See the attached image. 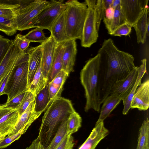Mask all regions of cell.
Here are the masks:
<instances>
[{"label": "cell", "instance_id": "obj_1", "mask_svg": "<svg viewBox=\"0 0 149 149\" xmlns=\"http://www.w3.org/2000/svg\"><path fill=\"white\" fill-rule=\"evenodd\" d=\"M97 53L100 55L101 104L110 95L116 82L125 77L135 67L134 58L119 50L113 40H104Z\"/></svg>", "mask_w": 149, "mask_h": 149}, {"label": "cell", "instance_id": "obj_30", "mask_svg": "<svg viewBox=\"0 0 149 149\" xmlns=\"http://www.w3.org/2000/svg\"><path fill=\"white\" fill-rule=\"evenodd\" d=\"M82 119L79 114L75 111L71 113L67 122V134L72 135L79 130L81 126Z\"/></svg>", "mask_w": 149, "mask_h": 149}, {"label": "cell", "instance_id": "obj_6", "mask_svg": "<svg viewBox=\"0 0 149 149\" xmlns=\"http://www.w3.org/2000/svg\"><path fill=\"white\" fill-rule=\"evenodd\" d=\"M28 60L29 56L26 53L17 65L10 81L6 103L28 90Z\"/></svg>", "mask_w": 149, "mask_h": 149}, {"label": "cell", "instance_id": "obj_33", "mask_svg": "<svg viewBox=\"0 0 149 149\" xmlns=\"http://www.w3.org/2000/svg\"><path fill=\"white\" fill-rule=\"evenodd\" d=\"M34 95L28 90L25 93L21 102L16 108L20 116L27 109L30 103L35 100Z\"/></svg>", "mask_w": 149, "mask_h": 149}, {"label": "cell", "instance_id": "obj_18", "mask_svg": "<svg viewBox=\"0 0 149 149\" xmlns=\"http://www.w3.org/2000/svg\"><path fill=\"white\" fill-rule=\"evenodd\" d=\"M26 52L22 53L12 63L0 79V96L7 94L9 86L17 65L25 56Z\"/></svg>", "mask_w": 149, "mask_h": 149}, {"label": "cell", "instance_id": "obj_26", "mask_svg": "<svg viewBox=\"0 0 149 149\" xmlns=\"http://www.w3.org/2000/svg\"><path fill=\"white\" fill-rule=\"evenodd\" d=\"M53 100H51L49 98L48 83L35 97L36 111L42 113L47 108Z\"/></svg>", "mask_w": 149, "mask_h": 149}, {"label": "cell", "instance_id": "obj_45", "mask_svg": "<svg viewBox=\"0 0 149 149\" xmlns=\"http://www.w3.org/2000/svg\"><path fill=\"white\" fill-rule=\"evenodd\" d=\"M144 149H149V142L147 143Z\"/></svg>", "mask_w": 149, "mask_h": 149}, {"label": "cell", "instance_id": "obj_9", "mask_svg": "<svg viewBox=\"0 0 149 149\" xmlns=\"http://www.w3.org/2000/svg\"><path fill=\"white\" fill-rule=\"evenodd\" d=\"M149 0H120L122 12L126 23L132 26L148 7Z\"/></svg>", "mask_w": 149, "mask_h": 149}, {"label": "cell", "instance_id": "obj_35", "mask_svg": "<svg viewBox=\"0 0 149 149\" xmlns=\"http://www.w3.org/2000/svg\"><path fill=\"white\" fill-rule=\"evenodd\" d=\"M14 43L17 46L19 51L24 52L28 49L31 42L27 40L23 35L20 33L17 34L13 40Z\"/></svg>", "mask_w": 149, "mask_h": 149}, {"label": "cell", "instance_id": "obj_10", "mask_svg": "<svg viewBox=\"0 0 149 149\" xmlns=\"http://www.w3.org/2000/svg\"><path fill=\"white\" fill-rule=\"evenodd\" d=\"M57 43L50 35L46 40L40 44L42 47L41 64L43 74L44 77L48 80L53 63Z\"/></svg>", "mask_w": 149, "mask_h": 149}, {"label": "cell", "instance_id": "obj_28", "mask_svg": "<svg viewBox=\"0 0 149 149\" xmlns=\"http://www.w3.org/2000/svg\"><path fill=\"white\" fill-rule=\"evenodd\" d=\"M149 142V120L147 118L139 129L136 149H144Z\"/></svg>", "mask_w": 149, "mask_h": 149}, {"label": "cell", "instance_id": "obj_13", "mask_svg": "<svg viewBox=\"0 0 149 149\" xmlns=\"http://www.w3.org/2000/svg\"><path fill=\"white\" fill-rule=\"evenodd\" d=\"M35 104L34 100L20 116L12 132L8 136L17 134L20 130L26 132L31 124L39 117L42 113L36 111Z\"/></svg>", "mask_w": 149, "mask_h": 149}, {"label": "cell", "instance_id": "obj_20", "mask_svg": "<svg viewBox=\"0 0 149 149\" xmlns=\"http://www.w3.org/2000/svg\"><path fill=\"white\" fill-rule=\"evenodd\" d=\"M146 58L141 61V65L138 67V74L135 83L128 95L122 100L124 106L122 114L124 115H126L130 109L131 103L134 94L138 86L141 84L142 78L146 72Z\"/></svg>", "mask_w": 149, "mask_h": 149}, {"label": "cell", "instance_id": "obj_5", "mask_svg": "<svg viewBox=\"0 0 149 149\" xmlns=\"http://www.w3.org/2000/svg\"><path fill=\"white\" fill-rule=\"evenodd\" d=\"M50 1L45 0L26 1L23 3L15 18L17 30L23 31L34 28L39 14L50 4Z\"/></svg>", "mask_w": 149, "mask_h": 149}, {"label": "cell", "instance_id": "obj_44", "mask_svg": "<svg viewBox=\"0 0 149 149\" xmlns=\"http://www.w3.org/2000/svg\"><path fill=\"white\" fill-rule=\"evenodd\" d=\"M6 136L0 133V143Z\"/></svg>", "mask_w": 149, "mask_h": 149}, {"label": "cell", "instance_id": "obj_31", "mask_svg": "<svg viewBox=\"0 0 149 149\" xmlns=\"http://www.w3.org/2000/svg\"><path fill=\"white\" fill-rule=\"evenodd\" d=\"M68 120L61 123L50 144L46 149H55L67 134Z\"/></svg>", "mask_w": 149, "mask_h": 149}, {"label": "cell", "instance_id": "obj_21", "mask_svg": "<svg viewBox=\"0 0 149 149\" xmlns=\"http://www.w3.org/2000/svg\"><path fill=\"white\" fill-rule=\"evenodd\" d=\"M22 5L21 0H0V16L15 18Z\"/></svg>", "mask_w": 149, "mask_h": 149}, {"label": "cell", "instance_id": "obj_40", "mask_svg": "<svg viewBox=\"0 0 149 149\" xmlns=\"http://www.w3.org/2000/svg\"><path fill=\"white\" fill-rule=\"evenodd\" d=\"M132 27L131 25L127 23L123 24L118 28L114 31L112 35L119 36H130Z\"/></svg>", "mask_w": 149, "mask_h": 149}, {"label": "cell", "instance_id": "obj_16", "mask_svg": "<svg viewBox=\"0 0 149 149\" xmlns=\"http://www.w3.org/2000/svg\"><path fill=\"white\" fill-rule=\"evenodd\" d=\"M26 51L29 56L28 81L29 87L40 62L42 54L41 45L30 47Z\"/></svg>", "mask_w": 149, "mask_h": 149}, {"label": "cell", "instance_id": "obj_12", "mask_svg": "<svg viewBox=\"0 0 149 149\" xmlns=\"http://www.w3.org/2000/svg\"><path fill=\"white\" fill-rule=\"evenodd\" d=\"M16 109L0 105V133L6 136L13 131L20 117Z\"/></svg>", "mask_w": 149, "mask_h": 149}, {"label": "cell", "instance_id": "obj_2", "mask_svg": "<svg viewBox=\"0 0 149 149\" xmlns=\"http://www.w3.org/2000/svg\"><path fill=\"white\" fill-rule=\"evenodd\" d=\"M71 101L61 97L54 99L45 110L37 138L46 149L59 127L75 111Z\"/></svg>", "mask_w": 149, "mask_h": 149}, {"label": "cell", "instance_id": "obj_29", "mask_svg": "<svg viewBox=\"0 0 149 149\" xmlns=\"http://www.w3.org/2000/svg\"><path fill=\"white\" fill-rule=\"evenodd\" d=\"M15 18L0 16V31L6 35L11 36L17 32Z\"/></svg>", "mask_w": 149, "mask_h": 149}, {"label": "cell", "instance_id": "obj_19", "mask_svg": "<svg viewBox=\"0 0 149 149\" xmlns=\"http://www.w3.org/2000/svg\"><path fill=\"white\" fill-rule=\"evenodd\" d=\"M64 11L54 22L49 30L51 32V35L57 43H62L68 40Z\"/></svg>", "mask_w": 149, "mask_h": 149}, {"label": "cell", "instance_id": "obj_36", "mask_svg": "<svg viewBox=\"0 0 149 149\" xmlns=\"http://www.w3.org/2000/svg\"><path fill=\"white\" fill-rule=\"evenodd\" d=\"M25 132L23 130H20L17 134L5 137L0 143V149L7 147L14 141L19 139L21 135Z\"/></svg>", "mask_w": 149, "mask_h": 149}, {"label": "cell", "instance_id": "obj_25", "mask_svg": "<svg viewBox=\"0 0 149 149\" xmlns=\"http://www.w3.org/2000/svg\"><path fill=\"white\" fill-rule=\"evenodd\" d=\"M63 50V42L57 43L52 67L48 79V83L51 82L62 70V56Z\"/></svg>", "mask_w": 149, "mask_h": 149}, {"label": "cell", "instance_id": "obj_14", "mask_svg": "<svg viewBox=\"0 0 149 149\" xmlns=\"http://www.w3.org/2000/svg\"><path fill=\"white\" fill-rule=\"evenodd\" d=\"M149 107V80L141 84L136 89L132 100L130 109L146 111Z\"/></svg>", "mask_w": 149, "mask_h": 149}, {"label": "cell", "instance_id": "obj_34", "mask_svg": "<svg viewBox=\"0 0 149 149\" xmlns=\"http://www.w3.org/2000/svg\"><path fill=\"white\" fill-rule=\"evenodd\" d=\"M69 74L68 72L62 70L49 83L56 88L63 90L64 84Z\"/></svg>", "mask_w": 149, "mask_h": 149}, {"label": "cell", "instance_id": "obj_24", "mask_svg": "<svg viewBox=\"0 0 149 149\" xmlns=\"http://www.w3.org/2000/svg\"><path fill=\"white\" fill-rule=\"evenodd\" d=\"M48 79L45 78L43 76L40 61L32 81L29 86L28 90L35 97L48 84Z\"/></svg>", "mask_w": 149, "mask_h": 149}, {"label": "cell", "instance_id": "obj_22", "mask_svg": "<svg viewBox=\"0 0 149 149\" xmlns=\"http://www.w3.org/2000/svg\"><path fill=\"white\" fill-rule=\"evenodd\" d=\"M22 53L19 51L13 40H11L10 45L7 53L0 62V79L12 63Z\"/></svg>", "mask_w": 149, "mask_h": 149}, {"label": "cell", "instance_id": "obj_42", "mask_svg": "<svg viewBox=\"0 0 149 149\" xmlns=\"http://www.w3.org/2000/svg\"><path fill=\"white\" fill-rule=\"evenodd\" d=\"M120 0H113L112 7L114 8L120 6Z\"/></svg>", "mask_w": 149, "mask_h": 149}, {"label": "cell", "instance_id": "obj_46", "mask_svg": "<svg viewBox=\"0 0 149 149\" xmlns=\"http://www.w3.org/2000/svg\"><path fill=\"white\" fill-rule=\"evenodd\" d=\"M106 149H109V148H107Z\"/></svg>", "mask_w": 149, "mask_h": 149}, {"label": "cell", "instance_id": "obj_27", "mask_svg": "<svg viewBox=\"0 0 149 149\" xmlns=\"http://www.w3.org/2000/svg\"><path fill=\"white\" fill-rule=\"evenodd\" d=\"M113 9L114 13L113 18L109 22L105 24L108 33L111 35L119 26L127 23L122 12L120 5Z\"/></svg>", "mask_w": 149, "mask_h": 149}, {"label": "cell", "instance_id": "obj_39", "mask_svg": "<svg viewBox=\"0 0 149 149\" xmlns=\"http://www.w3.org/2000/svg\"><path fill=\"white\" fill-rule=\"evenodd\" d=\"M11 42V40L0 35V62L4 57Z\"/></svg>", "mask_w": 149, "mask_h": 149}, {"label": "cell", "instance_id": "obj_8", "mask_svg": "<svg viewBox=\"0 0 149 149\" xmlns=\"http://www.w3.org/2000/svg\"><path fill=\"white\" fill-rule=\"evenodd\" d=\"M63 2V0L51 1L49 5L38 16L34 28L49 31L53 23L65 9Z\"/></svg>", "mask_w": 149, "mask_h": 149}, {"label": "cell", "instance_id": "obj_43", "mask_svg": "<svg viewBox=\"0 0 149 149\" xmlns=\"http://www.w3.org/2000/svg\"><path fill=\"white\" fill-rule=\"evenodd\" d=\"M36 139L34 140L32 142L31 145L25 149H36Z\"/></svg>", "mask_w": 149, "mask_h": 149}, {"label": "cell", "instance_id": "obj_11", "mask_svg": "<svg viewBox=\"0 0 149 149\" xmlns=\"http://www.w3.org/2000/svg\"><path fill=\"white\" fill-rule=\"evenodd\" d=\"M137 68L136 66L125 77L116 82L110 95L120 97L122 100L127 97L136 81L138 74Z\"/></svg>", "mask_w": 149, "mask_h": 149}, {"label": "cell", "instance_id": "obj_4", "mask_svg": "<svg viewBox=\"0 0 149 149\" xmlns=\"http://www.w3.org/2000/svg\"><path fill=\"white\" fill-rule=\"evenodd\" d=\"M65 15L66 35L68 40H81L85 21L88 11L86 3L77 0L65 3Z\"/></svg>", "mask_w": 149, "mask_h": 149}, {"label": "cell", "instance_id": "obj_37", "mask_svg": "<svg viewBox=\"0 0 149 149\" xmlns=\"http://www.w3.org/2000/svg\"><path fill=\"white\" fill-rule=\"evenodd\" d=\"M99 143V140L96 137L90 135L78 149H95Z\"/></svg>", "mask_w": 149, "mask_h": 149}, {"label": "cell", "instance_id": "obj_47", "mask_svg": "<svg viewBox=\"0 0 149 149\" xmlns=\"http://www.w3.org/2000/svg\"><path fill=\"white\" fill-rule=\"evenodd\" d=\"M1 105V104H0V105Z\"/></svg>", "mask_w": 149, "mask_h": 149}, {"label": "cell", "instance_id": "obj_15", "mask_svg": "<svg viewBox=\"0 0 149 149\" xmlns=\"http://www.w3.org/2000/svg\"><path fill=\"white\" fill-rule=\"evenodd\" d=\"M62 70L70 74L73 71L77 52L76 40H70L63 42Z\"/></svg>", "mask_w": 149, "mask_h": 149}, {"label": "cell", "instance_id": "obj_23", "mask_svg": "<svg viewBox=\"0 0 149 149\" xmlns=\"http://www.w3.org/2000/svg\"><path fill=\"white\" fill-rule=\"evenodd\" d=\"M122 99L113 95H109L104 100L100 109V114L96 124L104 121L119 104Z\"/></svg>", "mask_w": 149, "mask_h": 149}, {"label": "cell", "instance_id": "obj_3", "mask_svg": "<svg viewBox=\"0 0 149 149\" xmlns=\"http://www.w3.org/2000/svg\"><path fill=\"white\" fill-rule=\"evenodd\" d=\"M100 55L97 53L87 61L80 72V81L86 98L84 111L86 112L91 109L98 113L100 111Z\"/></svg>", "mask_w": 149, "mask_h": 149}, {"label": "cell", "instance_id": "obj_41", "mask_svg": "<svg viewBox=\"0 0 149 149\" xmlns=\"http://www.w3.org/2000/svg\"><path fill=\"white\" fill-rule=\"evenodd\" d=\"M25 92L14 97L9 102L7 103L6 102L5 104L2 105L3 106L6 107L16 109L17 106L21 102Z\"/></svg>", "mask_w": 149, "mask_h": 149}, {"label": "cell", "instance_id": "obj_7", "mask_svg": "<svg viewBox=\"0 0 149 149\" xmlns=\"http://www.w3.org/2000/svg\"><path fill=\"white\" fill-rule=\"evenodd\" d=\"M96 0H86L88 11L82 31L81 44L82 47L89 48L96 42L98 37L100 27L97 25L95 8Z\"/></svg>", "mask_w": 149, "mask_h": 149}, {"label": "cell", "instance_id": "obj_17", "mask_svg": "<svg viewBox=\"0 0 149 149\" xmlns=\"http://www.w3.org/2000/svg\"><path fill=\"white\" fill-rule=\"evenodd\" d=\"M148 7L132 26L134 29L138 43L144 44L149 34Z\"/></svg>", "mask_w": 149, "mask_h": 149}, {"label": "cell", "instance_id": "obj_32", "mask_svg": "<svg viewBox=\"0 0 149 149\" xmlns=\"http://www.w3.org/2000/svg\"><path fill=\"white\" fill-rule=\"evenodd\" d=\"M43 30L40 28H36L30 31L24 36L31 42H38L41 43L48 38L45 36Z\"/></svg>", "mask_w": 149, "mask_h": 149}, {"label": "cell", "instance_id": "obj_38", "mask_svg": "<svg viewBox=\"0 0 149 149\" xmlns=\"http://www.w3.org/2000/svg\"><path fill=\"white\" fill-rule=\"evenodd\" d=\"M74 145L72 136L67 134L55 149H72Z\"/></svg>", "mask_w": 149, "mask_h": 149}]
</instances>
